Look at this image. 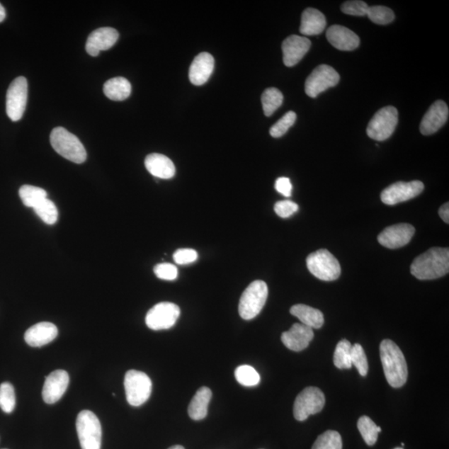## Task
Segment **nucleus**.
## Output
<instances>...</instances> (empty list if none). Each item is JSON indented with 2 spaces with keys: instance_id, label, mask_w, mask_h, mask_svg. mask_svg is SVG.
<instances>
[{
  "instance_id": "nucleus-41",
  "label": "nucleus",
  "mask_w": 449,
  "mask_h": 449,
  "mask_svg": "<svg viewBox=\"0 0 449 449\" xmlns=\"http://www.w3.org/2000/svg\"><path fill=\"white\" fill-rule=\"evenodd\" d=\"M275 212L281 218H288L298 212L299 205L291 200H280L275 205Z\"/></svg>"
},
{
  "instance_id": "nucleus-11",
  "label": "nucleus",
  "mask_w": 449,
  "mask_h": 449,
  "mask_svg": "<svg viewBox=\"0 0 449 449\" xmlns=\"http://www.w3.org/2000/svg\"><path fill=\"white\" fill-rule=\"evenodd\" d=\"M28 100V82L18 77L9 85L6 95V113L13 122L20 121L25 113Z\"/></svg>"
},
{
  "instance_id": "nucleus-46",
  "label": "nucleus",
  "mask_w": 449,
  "mask_h": 449,
  "mask_svg": "<svg viewBox=\"0 0 449 449\" xmlns=\"http://www.w3.org/2000/svg\"><path fill=\"white\" fill-rule=\"evenodd\" d=\"M169 449H185V448L181 445H175V446L169 448Z\"/></svg>"
},
{
  "instance_id": "nucleus-14",
  "label": "nucleus",
  "mask_w": 449,
  "mask_h": 449,
  "mask_svg": "<svg viewBox=\"0 0 449 449\" xmlns=\"http://www.w3.org/2000/svg\"><path fill=\"white\" fill-rule=\"evenodd\" d=\"M415 228L408 223L394 224L385 229L378 237L380 244L389 249H398L412 240Z\"/></svg>"
},
{
  "instance_id": "nucleus-10",
  "label": "nucleus",
  "mask_w": 449,
  "mask_h": 449,
  "mask_svg": "<svg viewBox=\"0 0 449 449\" xmlns=\"http://www.w3.org/2000/svg\"><path fill=\"white\" fill-rule=\"evenodd\" d=\"M340 74L332 67L322 64L315 68L305 81V93L310 98H317L319 94L340 82Z\"/></svg>"
},
{
  "instance_id": "nucleus-42",
  "label": "nucleus",
  "mask_w": 449,
  "mask_h": 449,
  "mask_svg": "<svg viewBox=\"0 0 449 449\" xmlns=\"http://www.w3.org/2000/svg\"><path fill=\"white\" fill-rule=\"evenodd\" d=\"M198 258V252L193 249H179L174 254V260L178 265L193 263Z\"/></svg>"
},
{
  "instance_id": "nucleus-43",
  "label": "nucleus",
  "mask_w": 449,
  "mask_h": 449,
  "mask_svg": "<svg viewBox=\"0 0 449 449\" xmlns=\"http://www.w3.org/2000/svg\"><path fill=\"white\" fill-rule=\"evenodd\" d=\"M275 188L281 195L285 198H290L292 194V184L288 178H280L275 181Z\"/></svg>"
},
{
  "instance_id": "nucleus-18",
  "label": "nucleus",
  "mask_w": 449,
  "mask_h": 449,
  "mask_svg": "<svg viewBox=\"0 0 449 449\" xmlns=\"http://www.w3.org/2000/svg\"><path fill=\"white\" fill-rule=\"evenodd\" d=\"M314 338L313 329L303 324H294L288 331L281 334V341L289 350L300 352L305 350Z\"/></svg>"
},
{
  "instance_id": "nucleus-9",
  "label": "nucleus",
  "mask_w": 449,
  "mask_h": 449,
  "mask_svg": "<svg viewBox=\"0 0 449 449\" xmlns=\"http://www.w3.org/2000/svg\"><path fill=\"white\" fill-rule=\"evenodd\" d=\"M326 404L323 392L317 387H307L300 392L294 404V416L298 421H305L310 415L318 414Z\"/></svg>"
},
{
  "instance_id": "nucleus-6",
  "label": "nucleus",
  "mask_w": 449,
  "mask_h": 449,
  "mask_svg": "<svg viewBox=\"0 0 449 449\" xmlns=\"http://www.w3.org/2000/svg\"><path fill=\"white\" fill-rule=\"evenodd\" d=\"M307 265L310 273L324 281L336 280L341 274L340 262L326 249L309 255Z\"/></svg>"
},
{
  "instance_id": "nucleus-24",
  "label": "nucleus",
  "mask_w": 449,
  "mask_h": 449,
  "mask_svg": "<svg viewBox=\"0 0 449 449\" xmlns=\"http://www.w3.org/2000/svg\"><path fill=\"white\" fill-rule=\"evenodd\" d=\"M326 20L324 14L313 8L305 9L302 16L300 31L305 36L319 35L324 30Z\"/></svg>"
},
{
  "instance_id": "nucleus-22",
  "label": "nucleus",
  "mask_w": 449,
  "mask_h": 449,
  "mask_svg": "<svg viewBox=\"0 0 449 449\" xmlns=\"http://www.w3.org/2000/svg\"><path fill=\"white\" fill-rule=\"evenodd\" d=\"M214 58L208 52H200L190 66L189 79L195 86L208 82L214 69Z\"/></svg>"
},
{
  "instance_id": "nucleus-20",
  "label": "nucleus",
  "mask_w": 449,
  "mask_h": 449,
  "mask_svg": "<svg viewBox=\"0 0 449 449\" xmlns=\"http://www.w3.org/2000/svg\"><path fill=\"white\" fill-rule=\"evenodd\" d=\"M327 40L336 49L352 51L360 45V38L352 30L341 25H333L326 32Z\"/></svg>"
},
{
  "instance_id": "nucleus-44",
  "label": "nucleus",
  "mask_w": 449,
  "mask_h": 449,
  "mask_svg": "<svg viewBox=\"0 0 449 449\" xmlns=\"http://www.w3.org/2000/svg\"><path fill=\"white\" fill-rule=\"evenodd\" d=\"M438 215L443 221L447 224L449 223V204L448 203L443 204L438 210Z\"/></svg>"
},
{
  "instance_id": "nucleus-36",
  "label": "nucleus",
  "mask_w": 449,
  "mask_h": 449,
  "mask_svg": "<svg viewBox=\"0 0 449 449\" xmlns=\"http://www.w3.org/2000/svg\"><path fill=\"white\" fill-rule=\"evenodd\" d=\"M367 16L376 25H385L394 21V13L385 6H372L368 8Z\"/></svg>"
},
{
  "instance_id": "nucleus-27",
  "label": "nucleus",
  "mask_w": 449,
  "mask_h": 449,
  "mask_svg": "<svg viewBox=\"0 0 449 449\" xmlns=\"http://www.w3.org/2000/svg\"><path fill=\"white\" fill-rule=\"evenodd\" d=\"M103 93L107 98L113 101H123L130 96L132 86L125 78H113L104 84Z\"/></svg>"
},
{
  "instance_id": "nucleus-23",
  "label": "nucleus",
  "mask_w": 449,
  "mask_h": 449,
  "mask_svg": "<svg viewBox=\"0 0 449 449\" xmlns=\"http://www.w3.org/2000/svg\"><path fill=\"white\" fill-rule=\"evenodd\" d=\"M145 166L152 176L161 179L173 178L176 174L173 161L159 154L148 155L145 159Z\"/></svg>"
},
{
  "instance_id": "nucleus-7",
  "label": "nucleus",
  "mask_w": 449,
  "mask_h": 449,
  "mask_svg": "<svg viewBox=\"0 0 449 449\" xmlns=\"http://www.w3.org/2000/svg\"><path fill=\"white\" fill-rule=\"evenodd\" d=\"M124 388L127 403L133 407H140L150 398L152 383L145 373L132 370L127 372Z\"/></svg>"
},
{
  "instance_id": "nucleus-19",
  "label": "nucleus",
  "mask_w": 449,
  "mask_h": 449,
  "mask_svg": "<svg viewBox=\"0 0 449 449\" xmlns=\"http://www.w3.org/2000/svg\"><path fill=\"white\" fill-rule=\"evenodd\" d=\"M312 42L307 38L291 35L283 44V61L285 66L293 67L307 54Z\"/></svg>"
},
{
  "instance_id": "nucleus-15",
  "label": "nucleus",
  "mask_w": 449,
  "mask_h": 449,
  "mask_svg": "<svg viewBox=\"0 0 449 449\" xmlns=\"http://www.w3.org/2000/svg\"><path fill=\"white\" fill-rule=\"evenodd\" d=\"M69 385V375L64 370H55L47 377L42 395L45 402L52 404L63 397Z\"/></svg>"
},
{
  "instance_id": "nucleus-1",
  "label": "nucleus",
  "mask_w": 449,
  "mask_h": 449,
  "mask_svg": "<svg viewBox=\"0 0 449 449\" xmlns=\"http://www.w3.org/2000/svg\"><path fill=\"white\" fill-rule=\"evenodd\" d=\"M411 274L421 280H434L449 271L448 248L433 247L415 258L410 266Z\"/></svg>"
},
{
  "instance_id": "nucleus-29",
  "label": "nucleus",
  "mask_w": 449,
  "mask_h": 449,
  "mask_svg": "<svg viewBox=\"0 0 449 449\" xmlns=\"http://www.w3.org/2000/svg\"><path fill=\"white\" fill-rule=\"evenodd\" d=\"M21 199L27 208H35L42 200L47 198L46 191L31 185H23L20 189Z\"/></svg>"
},
{
  "instance_id": "nucleus-8",
  "label": "nucleus",
  "mask_w": 449,
  "mask_h": 449,
  "mask_svg": "<svg viewBox=\"0 0 449 449\" xmlns=\"http://www.w3.org/2000/svg\"><path fill=\"white\" fill-rule=\"evenodd\" d=\"M399 122L398 110L388 106L379 110L367 127V135L371 140L385 141L394 132Z\"/></svg>"
},
{
  "instance_id": "nucleus-40",
  "label": "nucleus",
  "mask_w": 449,
  "mask_h": 449,
  "mask_svg": "<svg viewBox=\"0 0 449 449\" xmlns=\"http://www.w3.org/2000/svg\"><path fill=\"white\" fill-rule=\"evenodd\" d=\"M154 273L161 280H174L178 278V270L173 264L161 263L154 267Z\"/></svg>"
},
{
  "instance_id": "nucleus-38",
  "label": "nucleus",
  "mask_w": 449,
  "mask_h": 449,
  "mask_svg": "<svg viewBox=\"0 0 449 449\" xmlns=\"http://www.w3.org/2000/svg\"><path fill=\"white\" fill-rule=\"evenodd\" d=\"M351 363L352 365H355L360 375L365 377L368 374L369 370V365H368L367 357L364 351V348L359 345L352 346L351 348Z\"/></svg>"
},
{
  "instance_id": "nucleus-12",
  "label": "nucleus",
  "mask_w": 449,
  "mask_h": 449,
  "mask_svg": "<svg viewBox=\"0 0 449 449\" xmlns=\"http://www.w3.org/2000/svg\"><path fill=\"white\" fill-rule=\"evenodd\" d=\"M178 305L171 302H161L154 305L146 315V324L152 331L169 329L175 326L180 317Z\"/></svg>"
},
{
  "instance_id": "nucleus-28",
  "label": "nucleus",
  "mask_w": 449,
  "mask_h": 449,
  "mask_svg": "<svg viewBox=\"0 0 449 449\" xmlns=\"http://www.w3.org/2000/svg\"><path fill=\"white\" fill-rule=\"evenodd\" d=\"M283 94L279 89L275 88L266 89L261 96L265 115L271 116L283 105Z\"/></svg>"
},
{
  "instance_id": "nucleus-32",
  "label": "nucleus",
  "mask_w": 449,
  "mask_h": 449,
  "mask_svg": "<svg viewBox=\"0 0 449 449\" xmlns=\"http://www.w3.org/2000/svg\"><path fill=\"white\" fill-rule=\"evenodd\" d=\"M33 210H35L37 216L47 224H54L58 221V208L50 199L46 198L42 200Z\"/></svg>"
},
{
  "instance_id": "nucleus-37",
  "label": "nucleus",
  "mask_w": 449,
  "mask_h": 449,
  "mask_svg": "<svg viewBox=\"0 0 449 449\" xmlns=\"http://www.w3.org/2000/svg\"><path fill=\"white\" fill-rule=\"evenodd\" d=\"M296 121V114L290 111L274 124L270 129L271 137L278 138L283 137L288 132L289 129L294 125Z\"/></svg>"
},
{
  "instance_id": "nucleus-3",
  "label": "nucleus",
  "mask_w": 449,
  "mask_h": 449,
  "mask_svg": "<svg viewBox=\"0 0 449 449\" xmlns=\"http://www.w3.org/2000/svg\"><path fill=\"white\" fill-rule=\"evenodd\" d=\"M50 142L57 154L81 164L87 159V152L79 138L64 127H55L50 135Z\"/></svg>"
},
{
  "instance_id": "nucleus-2",
  "label": "nucleus",
  "mask_w": 449,
  "mask_h": 449,
  "mask_svg": "<svg viewBox=\"0 0 449 449\" xmlns=\"http://www.w3.org/2000/svg\"><path fill=\"white\" fill-rule=\"evenodd\" d=\"M380 351L387 381L393 388H400L408 379V366L403 352L390 340L381 342Z\"/></svg>"
},
{
  "instance_id": "nucleus-35",
  "label": "nucleus",
  "mask_w": 449,
  "mask_h": 449,
  "mask_svg": "<svg viewBox=\"0 0 449 449\" xmlns=\"http://www.w3.org/2000/svg\"><path fill=\"white\" fill-rule=\"evenodd\" d=\"M16 405V392L13 386L6 382L0 385V409L4 413L11 414Z\"/></svg>"
},
{
  "instance_id": "nucleus-13",
  "label": "nucleus",
  "mask_w": 449,
  "mask_h": 449,
  "mask_svg": "<svg viewBox=\"0 0 449 449\" xmlns=\"http://www.w3.org/2000/svg\"><path fill=\"white\" fill-rule=\"evenodd\" d=\"M424 189L422 181H413L409 183L398 181L390 185L381 193V200L386 205H393L418 197Z\"/></svg>"
},
{
  "instance_id": "nucleus-34",
  "label": "nucleus",
  "mask_w": 449,
  "mask_h": 449,
  "mask_svg": "<svg viewBox=\"0 0 449 449\" xmlns=\"http://www.w3.org/2000/svg\"><path fill=\"white\" fill-rule=\"evenodd\" d=\"M312 449H342L341 434L333 430H328L317 438Z\"/></svg>"
},
{
  "instance_id": "nucleus-4",
  "label": "nucleus",
  "mask_w": 449,
  "mask_h": 449,
  "mask_svg": "<svg viewBox=\"0 0 449 449\" xmlns=\"http://www.w3.org/2000/svg\"><path fill=\"white\" fill-rule=\"evenodd\" d=\"M268 286L262 280L253 281L243 292L239 303V314L246 321L254 319L265 307Z\"/></svg>"
},
{
  "instance_id": "nucleus-33",
  "label": "nucleus",
  "mask_w": 449,
  "mask_h": 449,
  "mask_svg": "<svg viewBox=\"0 0 449 449\" xmlns=\"http://www.w3.org/2000/svg\"><path fill=\"white\" fill-rule=\"evenodd\" d=\"M235 377L239 384L246 387L256 386L261 381L259 373L250 365L237 367L235 370Z\"/></svg>"
},
{
  "instance_id": "nucleus-39",
  "label": "nucleus",
  "mask_w": 449,
  "mask_h": 449,
  "mask_svg": "<svg viewBox=\"0 0 449 449\" xmlns=\"http://www.w3.org/2000/svg\"><path fill=\"white\" fill-rule=\"evenodd\" d=\"M369 7L365 2L355 0V1L343 3L341 6V11L343 13L348 14V16L363 17L367 16Z\"/></svg>"
},
{
  "instance_id": "nucleus-17",
  "label": "nucleus",
  "mask_w": 449,
  "mask_h": 449,
  "mask_svg": "<svg viewBox=\"0 0 449 449\" xmlns=\"http://www.w3.org/2000/svg\"><path fill=\"white\" fill-rule=\"evenodd\" d=\"M118 32L113 28H100L94 30L86 42V51L93 57H97L101 51H106L116 44Z\"/></svg>"
},
{
  "instance_id": "nucleus-45",
  "label": "nucleus",
  "mask_w": 449,
  "mask_h": 449,
  "mask_svg": "<svg viewBox=\"0 0 449 449\" xmlns=\"http://www.w3.org/2000/svg\"><path fill=\"white\" fill-rule=\"evenodd\" d=\"M6 17V9L3 7L2 4H0V23L4 21V18Z\"/></svg>"
},
{
  "instance_id": "nucleus-26",
  "label": "nucleus",
  "mask_w": 449,
  "mask_h": 449,
  "mask_svg": "<svg viewBox=\"0 0 449 449\" xmlns=\"http://www.w3.org/2000/svg\"><path fill=\"white\" fill-rule=\"evenodd\" d=\"M290 314L298 318L305 326L312 329L322 328L324 322V314L321 310L308 307V305L302 304L293 305L290 308Z\"/></svg>"
},
{
  "instance_id": "nucleus-21",
  "label": "nucleus",
  "mask_w": 449,
  "mask_h": 449,
  "mask_svg": "<svg viewBox=\"0 0 449 449\" xmlns=\"http://www.w3.org/2000/svg\"><path fill=\"white\" fill-rule=\"evenodd\" d=\"M58 334V328L55 324L40 322L28 329L25 334V340L30 346L42 347L55 341Z\"/></svg>"
},
{
  "instance_id": "nucleus-25",
  "label": "nucleus",
  "mask_w": 449,
  "mask_h": 449,
  "mask_svg": "<svg viewBox=\"0 0 449 449\" xmlns=\"http://www.w3.org/2000/svg\"><path fill=\"white\" fill-rule=\"evenodd\" d=\"M212 397V390L208 387H202L197 391L188 407L191 419L199 421L208 416V406Z\"/></svg>"
},
{
  "instance_id": "nucleus-47",
  "label": "nucleus",
  "mask_w": 449,
  "mask_h": 449,
  "mask_svg": "<svg viewBox=\"0 0 449 449\" xmlns=\"http://www.w3.org/2000/svg\"><path fill=\"white\" fill-rule=\"evenodd\" d=\"M394 449H404V448H396Z\"/></svg>"
},
{
  "instance_id": "nucleus-30",
  "label": "nucleus",
  "mask_w": 449,
  "mask_h": 449,
  "mask_svg": "<svg viewBox=\"0 0 449 449\" xmlns=\"http://www.w3.org/2000/svg\"><path fill=\"white\" fill-rule=\"evenodd\" d=\"M357 427L368 445H375L378 439L379 433L381 432V428L377 426L375 423L368 416L360 417L358 420Z\"/></svg>"
},
{
  "instance_id": "nucleus-5",
  "label": "nucleus",
  "mask_w": 449,
  "mask_h": 449,
  "mask_svg": "<svg viewBox=\"0 0 449 449\" xmlns=\"http://www.w3.org/2000/svg\"><path fill=\"white\" fill-rule=\"evenodd\" d=\"M76 428L82 449H101V423L92 411H81L76 421Z\"/></svg>"
},
{
  "instance_id": "nucleus-31",
  "label": "nucleus",
  "mask_w": 449,
  "mask_h": 449,
  "mask_svg": "<svg viewBox=\"0 0 449 449\" xmlns=\"http://www.w3.org/2000/svg\"><path fill=\"white\" fill-rule=\"evenodd\" d=\"M352 345L347 340H342L338 343L334 353V364L338 369H351Z\"/></svg>"
},
{
  "instance_id": "nucleus-16",
  "label": "nucleus",
  "mask_w": 449,
  "mask_h": 449,
  "mask_svg": "<svg viewBox=\"0 0 449 449\" xmlns=\"http://www.w3.org/2000/svg\"><path fill=\"white\" fill-rule=\"evenodd\" d=\"M448 105L438 100L431 105L420 124V132L423 135H433L446 123L448 118Z\"/></svg>"
}]
</instances>
